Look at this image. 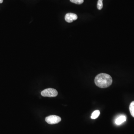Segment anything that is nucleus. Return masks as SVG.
<instances>
[{"mask_svg":"<svg viewBox=\"0 0 134 134\" xmlns=\"http://www.w3.org/2000/svg\"><path fill=\"white\" fill-rule=\"evenodd\" d=\"M70 1L73 3L80 5L83 2L84 0H70Z\"/></svg>","mask_w":134,"mask_h":134,"instance_id":"1a4fd4ad","label":"nucleus"},{"mask_svg":"<svg viewBox=\"0 0 134 134\" xmlns=\"http://www.w3.org/2000/svg\"><path fill=\"white\" fill-rule=\"evenodd\" d=\"M129 109L131 115L134 117V101L132 102L130 104Z\"/></svg>","mask_w":134,"mask_h":134,"instance_id":"0eeeda50","label":"nucleus"},{"mask_svg":"<svg viewBox=\"0 0 134 134\" xmlns=\"http://www.w3.org/2000/svg\"><path fill=\"white\" fill-rule=\"evenodd\" d=\"M41 95L44 97H56L58 95V92L56 89L50 88L46 89L41 92Z\"/></svg>","mask_w":134,"mask_h":134,"instance_id":"f03ea898","label":"nucleus"},{"mask_svg":"<svg viewBox=\"0 0 134 134\" xmlns=\"http://www.w3.org/2000/svg\"><path fill=\"white\" fill-rule=\"evenodd\" d=\"M3 0H0V3H2Z\"/></svg>","mask_w":134,"mask_h":134,"instance_id":"9d476101","label":"nucleus"},{"mask_svg":"<svg viewBox=\"0 0 134 134\" xmlns=\"http://www.w3.org/2000/svg\"><path fill=\"white\" fill-rule=\"evenodd\" d=\"M77 19V15L74 13H68L65 16V20L69 23L72 22L73 21L76 20Z\"/></svg>","mask_w":134,"mask_h":134,"instance_id":"20e7f679","label":"nucleus"},{"mask_svg":"<svg viewBox=\"0 0 134 134\" xmlns=\"http://www.w3.org/2000/svg\"><path fill=\"white\" fill-rule=\"evenodd\" d=\"M45 120L49 124H56L58 123L61 121V118L57 115H50L46 118Z\"/></svg>","mask_w":134,"mask_h":134,"instance_id":"7ed1b4c3","label":"nucleus"},{"mask_svg":"<svg viewBox=\"0 0 134 134\" xmlns=\"http://www.w3.org/2000/svg\"><path fill=\"white\" fill-rule=\"evenodd\" d=\"M126 120V116L124 115H121L118 117L115 120V123L117 125H119L125 122Z\"/></svg>","mask_w":134,"mask_h":134,"instance_id":"39448f33","label":"nucleus"},{"mask_svg":"<svg viewBox=\"0 0 134 134\" xmlns=\"http://www.w3.org/2000/svg\"><path fill=\"white\" fill-rule=\"evenodd\" d=\"M97 8L99 10H101L103 8V2L101 0H98L97 3Z\"/></svg>","mask_w":134,"mask_h":134,"instance_id":"6e6552de","label":"nucleus"},{"mask_svg":"<svg viewBox=\"0 0 134 134\" xmlns=\"http://www.w3.org/2000/svg\"><path fill=\"white\" fill-rule=\"evenodd\" d=\"M112 82V78L107 74L104 73L99 74L95 78V83L96 85L102 88L109 87Z\"/></svg>","mask_w":134,"mask_h":134,"instance_id":"f257e3e1","label":"nucleus"},{"mask_svg":"<svg viewBox=\"0 0 134 134\" xmlns=\"http://www.w3.org/2000/svg\"><path fill=\"white\" fill-rule=\"evenodd\" d=\"M102 0V1H103V0Z\"/></svg>","mask_w":134,"mask_h":134,"instance_id":"9b49d317","label":"nucleus"},{"mask_svg":"<svg viewBox=\"0 0 134 134\" xmlns=\"http://www.w3.org/2000/svg\"><path fill=\"white\" fill-rule=\"evenodd\" d=\"M100 115V111L98 110L95 111L92 113L91 116V118L93 119H96Z\"/></svg>","mask_w":134,"mask_h":134,"instance_id":"423d86ee","label":"nucleus"}]
</instances>
